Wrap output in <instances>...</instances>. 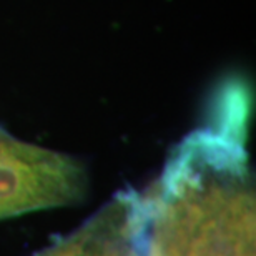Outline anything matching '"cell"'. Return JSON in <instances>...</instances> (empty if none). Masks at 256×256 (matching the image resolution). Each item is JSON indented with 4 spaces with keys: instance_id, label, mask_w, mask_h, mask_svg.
Returning <instances> with one entry per match:
<instances>
[{
    "instance_id": "6da1fadb",
    "label": "cell",
    "mask_w": 256,
    "mask_h": 256,
    "mask_svg": "<svg viewBox=\"0 0 256 256\" xmlns=\"http://www.w3.org/2000/svg\"><path fill=\"white\" fill-rule=\"evenodd\" d=\"M248 124L214 116L172 152L138 193L143 256H254Z\"/></svg>"
},
{
    "instance_id": "7a4b0ae2",
    "label": "cell",
    "mask_w": 256,
    "mask_h": 256,
    "mask_svg": "<svg viewBox=\"0 0 256 256\" xmlns=\"http://www.w3.org/2000/svg\"><path fill=\"white\" fill-rule=\"evenodd\" d=\"M85 192L78 160L0 133V220L78 203Z\"/></svg>"
},
{
    "instance_id": "3957f363",
    "label": "cell",
    "mask_w": 256,
    "mask_h": 256,
    "mask_svg": "<svg viewBox=\"0 0 256 256\" xmlns=\"http://www.w3.org/2000/svg\"><path fill=\"white\" fill-rule=\"evenodd\" d=\"M35 256H143L138 192L118 193L78 230Z\"/></svg>"
}]
</instances>
